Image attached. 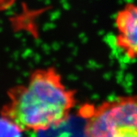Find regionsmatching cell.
Listing matches in <instances>:
<instances>
[{"instance_id":"1","label":"cell","mask_w":137,"mask_h":137,"mask_svg":"<svg viewBox=\"0 0 137 137\" xmlns=\"http://www.w3.org/2000/svg\"><path fill=\"white\" fill-rule=\"evenodd\" d=\"M0 114L23 133H40L66 123L76 106V91L64 83L56 68H40L27 82L9 89Z\"/></svg>"},{"instance_id":"2","label":"cell","mask_w":137,"mask_h":137,"mask_svg":"<svg viewBox=\"0 0 137 137\" xmlns=\"http://www.w3.org/2000/svg\"><path fill=\"white\" fill-rule=\"evenodd\" d=\"M85 121L84 134L90 137H137V95L85 104L78 110Z\"/></svg>"},{"instance_id":"3","label":"cell","mask_w":137,"mask_h":137,"mask_svg":"<svg viewBox=\"0 0 137 137\" xmlns=\"http://www.w3.org/2000/svg\"><path fill=\"white\" fill-rule=\"evenodd\" d=\"M115 44L129 60L137 59V3L128 2L114 18Z\"/></svg>"},{"instance_id":"4","label":"cell","mask_w":137,"mask_h":137,"mask_svg":"<svg viewBox=\"0 0 137 137\" xmlns=\"http://www.w3.org/2000/svg\"><path fill=\"white\" fill-rule=\"evenodd\" d=\"M21 130L11 120L0 114V136H21Z\"/></svg>"},{"instance_id":"5","label":"cell","mask_w":137,"mask_h":137,"mask_svg":"<svg viewBox=\"0 0 137 137\" xmlns=\"http://www.w3.org/2000/svg\"><path fill=\"white\" fill-rule=\"evenodd\" d=\"M15 0H0V11H4L13 5Z\"/></svg>"}]
</instances>
